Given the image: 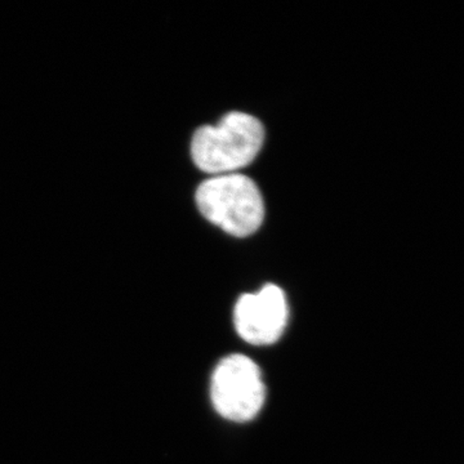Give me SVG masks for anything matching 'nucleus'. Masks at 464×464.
<instances>
[{"label":"nucleus","instance_id":"1","mask_svg":"<svg viewBox=\"0 0 464 464\" xmlns=\"http://www.w3.org/2000/svg\"><path fill=\"white\" fill-rule=\"evenodd\" d=\"M265 141L264 125L244 112H230L217 125H204L194 134L191 155L203 172L230 174L248 166Z\"/></svg>","mask_w":464,"mask_h":464},{"label":"nucleus","instance_id":"2","mask_svg":"<svg viewBox=\"0 0 464 464\" xmlns=\"http://www.w3.org/2000/svg\"><path fill=\"white\" fill-rule=\"evenodd\" d=\"M201 215L234 237H248L258 230L265 204L258 186L243 174L216 176L197 191Z\"/></svg>","mask_w":464,"mask_h":464},{"label":"nucleus","instance_id":"3","mask_svg":"<svg viewBox=\"0 0 464 464\" xmlns=\"http://www.w3.org/2000/svg\"><path fill=\"white\" fill-rule=\"evenodd\" d=\"M210 399L225 420L239 423L255 420L266 399L258 365L248 356L235 353L225 357L213 372Z\"/></svg>","mask_w":464,"mask_h":464},{"label":"nucleus","instance_id":"4","mask_svg":"<svg viewBox=\"0 0 464 464\" xmlns=\"http://www.w3.org/2000/svg\"><path fill=\"white\" fill-rule=\"evenodd\" d=\"M288 315L283 290L268 284L256 295H241L234 311L235 328L248 343L268 346L285 332Z\"/></svg>","mask_w":464,"mask_h":464}]
</instances>
